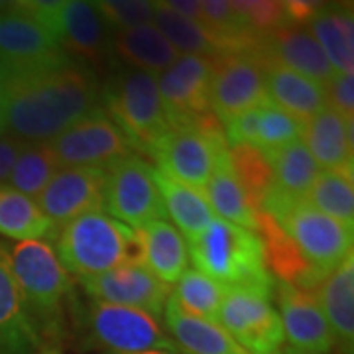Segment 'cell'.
<instances>
[{
  "instance_id": "836d02e7",
  "label": "cell",
  "mask_w": 354,
  "mask_h": 354,
  "mask_svg": "<svg viewBox=\"0 0 354 354\" xmlns=\"http://www.w3.org/2000/svg\"><path fill=\"white\" fill-rule=\"evenodd\" d=\"M153 26L181 55H221L215 34L207 26L197 24L165 8L164 2H153Z\"/></svg>"
},
{
  "instance_id": "e0dca14e",
  "label": "cell",
  "mask_w": 354,
  "mask_h": 354,
  "mask_svg": "<svg viewBox=\"0 0 354 354\" xmlns=\"http://www.w3.org/2000/svg\"><path fill=\"white\" fill-rule=\"evenodd\" d=\"M276 291L283 339L290 342V348L305 354L333 353L337 341L315 291L293 288L288 283H279Z\"/></svg>"
},
{
  "instance_id": "b9f144b4",
  "label": "cell",
  "mask_w": 354,
  "mask_h": 354,
  "mask_svg": "<svg viewBox=\"0 0 354 354\" xmlns=\"http://www.w3.org/2000/svg\"><path fill=\"white\" fill-rule=\"evenodd\" d=\"M28 142L16 138L12 134H2L0 136V185L8 183V177L12 174V167L22 153Z\"/></svg>"
},
{
  "instance_id": "d6a6232c",
  "label": "cell",
  "mask_w": 354,
  "mask_h": 354,
  "mask_svg": "<svg viewBox=\"0 0 354 354\" xmlns=\"http://www.w3.org/2000/svg\"><path fill=\"white\" fill-rule=\"evenodd\" d=\"M272 174H274V187L291 199H307L309 191L321 174L313 156L305 148L301 140H295L283 148L266 153Z\"/></svg>"
},
{
  "instance_id": "cb8c5ba5",
  "label": "cell",
  "mask_w": 354,
  "mask_h": 354,
  "mask_svg": "<svg viewBox=\"0 0 354 354\" xmlns=\"http://www.w3.org/2000/svg\"><path fill=\"white\" fill-rule=\"evenodd\" d=\"M301 142L323 169H354L353 120L342 118L330 106L304 122Z\"/></svg>"
},
{
  "instance_id": "2e32d148",
  "label": "cell",
  "mask_w": 354,
  "mask_h": 354,
  "mask_svg": "<svg viewBox=\"0 0 354 354\" xmlns=\"http://www.w3.org/2000/svg\"><path fill=\"white\" fill-rule=\"evenodd\" d=\"M81 283L97 301L140 309L152 317L164 313L171 295V286L156 278L144 264L122 266L101 276L81 278Z\"/></svg>"
},
{
  "instance_id": "603a6c76",
  "label": "cell",
  "mask_w": 354,
  "mask_h": 354,
  "mask_svg": "<svg viewBox=\"0 0 354 354\" xmlns=\"http://www.w3.org/2000/svg\"><path fill=\"white\" fill-rule=\"evenodd\" d=\"M38 348V325L26 309L8 266L6 246L0 242V354H34Z\"/></svg>"
},
{
  "instance_id": "44dd1931",
  "label": "cell",
  "mask_w": 354,
  "mask_h": 354,
  "mask_svg": "<svg viewBox=\"0 0 354 354\" xmlns=\"http://www.w3.org/2000/svg\"><path fill=\"white\" fill-rule=\"evenodd\" d=\"M301 120L270 102L228 120L225 136L228 146L246 144L258 148L260 152L270 153L295 140H301Z\"/></svg>"
},
{
  "instance_id": "74e56055",
  "label": "cell",
  "mask_w": 354,
  "mask_h": 354,
  "mask_svg": "<svg viewBox=\"0 0 354 354\" xmlns=\"http://www.w3.org/2000/svg\"><path fill=\"white\" fill-rule=\"evenodd\" d=\"M174 297L183 311L191 315L218 323V313L225 297V286L197 270H187L179 281Z\"/></svg>"
},
{
  "instance_id": "5bb4252c",
  "label": "cell",
  "mask_w": 354,
  "mask_h": 354,
  "mask_svg": "<svg viewBox=\"0 0 354 354\" xmlns=\"http://www.w3.org/2000/svg\"><path fill=\"white\" fill-rule=\"evenodd\" d=\"M213 57L179 55L169 69L158 77V88L169 124H183L211 113Z\"/></svg>"
},
{
  "instance_id": "e575fe53",
  "label": "cell",
  "mask_w": 354,
  "mask_h": 354,
  "mask_svg": "<svg viewBox=\"0 0 354 354\" xmlns=\"http://www.w3.org/2000/svg\"><path fill=\"white\" fill-rule=\"evenodd\" d=\"M354 169H321L305 201L323 215L354 227Z\"/></svg>"
},
{
  "instance_id": "5b68a950",
  "label": "cell",
  "mask_w": 354,
  "mask_h": 354,
  "mask_svg": "<svg viewBox=\"0 0 354 354\" xmlns=\"http://www.w3.org/2000/svg\"><path fill=\"white\" fill-rule=\"evenodd\" d=\"M109 118L124 134L130 148L150 153L153 144L169 128L164 102L158 88V75L140 69H122L102 91Z\"/></svg>"
},
{
  "instance_id": "52a82bcc",
  "label": "cell",
  "mask_w": 354,
  "mask_h": 354,
  "mask_svg": "<svg viewBox=\"0 0 354 354\" xmlns=\"http://www.w3.org/2000/svg\"><path fill=\"white\" fill-rule=\"evenodd\" d=\"M270 297L272 293L252 288H225L218 325L246 354H279L283 348L281 319Z\"/></svg>"
},
{
  "instance_id": "f1b7e54d",
  "label": "cell",
  "mask_w": 354,
  "mask_h": 354,
  "mask_svg": "<svg viewBox=\"0 0 354 354\" xmlns=\"http://www.w3.org/2000/svg\"><path fill=\"white\" fill-rule=\"evenodd\" d=\"M138 232L144 246V266L167 286L177 283L189 266L187 242L179 230L164 218L153 221Z\"/></svg>"
},
{
  "instance_id": "f6af8a7d",
  "label": "cell",
  "mask_w": 354,
  "mask_h": 354,
  "mask_svg": "<svg viewBox=\"0 0 354 354\" xmlns=\"http://www.w3.org/2000/svg\"><path fill=\"white\" fill-rule=\"evenodd\" d=\"M2 134H6V130H4V120H2V113H0V136Z\"/></svg>"
},
{
  "instance_id": "ba28073f",
  "label": "cell",
  "mask_w": 354,
  "mask_h": 354,
  "mask_svg": "<svg viewBox=\"0 0 354 354\" xmlns=\"http://www.w3.org/2000/svg\"><path fill=\"white\" fill-rule=\"evenodd\" d=\"M104 211L134 230H142L153 221H164V201L153 181L152 165L130 153L106 167Z\"/></svg>"
},
{
  "instance_id": "4dcf8cb0",
  "label": "cell",
  "mask_w": 354,
  "mask_h": 354,
  "mask_svg": "<svg viewBox=\"0 0 354 354\" xmlns=\"http://www.w3.org/2000/svg\"><path fill=\"white\" fill-rule=\"evenodd\" d=\"M203 195H205L207 203L211 205L213 213L218 215V218H225L228 223L248 228V230L256 228V215L258 213L250 205L246 193L239 183L234 171H232L228 152L221 156Z\"/></svg>"
},
{
  "instance_id": "484cf974",
  "label": "cell",
  "mask_w": 354,
  "mask_h": 354,
  "mask_svg": "<svg viewBox=\"0 0 354 354\" xmlns=\"http://www.w3.org/2000/svg\"><path fill=\"white\" fill-rule=\"evenodd\" d=\"M342 354L354 346V258L348 254L315 291Z\"/></svg>"
},
{
  "instance_id": "8fae6325",
  "label": "cell",
  "mask_w": 354,
  "mask_h": 354,
  "mask_svg": "<svg viewBox=\"0 0 354 354\" xmlns=\"http://www.w3.org/2000/svg\"><path fill=\"white\" fill-rule=\"evenodd\" d=\"M59 167H99L106 169L132 153L124 134L104 109L88 114L48 142Z\"/></svg>"
},
{
  "instance_id": "f546056e",
  "label": "cell",
  "mask_w": 354,
  "mask_h": 354,
  "mask_svg": "<svg viewBox=\"0 0 354 354\" xmlns=\"http://www.w3.org/2000/svg\"><path fill=\"white\" fill-rule=\"evenodd\" d=\"M153 181L164 201L165 215L174 218L177 230L185 239V242L197 239L215 221L216 215L205 199L203 191L193 189L189 185H183L176 179L164 176L156 167H153Z\"/></svg>"
},
{
  "instance_id": "8992f818",
  "label": "cell",
  "mask_w": 354,
  "mask_h": 354,
  "mask_svg": "<svg viewBox=\"0 0 354 354\" xmlns=\"http://www.w3.org/2000/svg\"><path fill=\"white\" fill-rule=\"evenodd\" d=\"M12 278L34 323H50L62 311L71 279L53 246L44 241H24L6 248Z\"/></svg>"
},
{
  "instance_id": "7dc6e473",
  "label": "cell",
  "mask_w": 354,
  "mask_h": 354,
  "mask_svg": "<svg viewBox=\"0 0 354 354\" xmlns=\"http://www.w3.org/2000/svg\"><path fill=\"white\" fill-rule=\"evenodd\" d=\"M138 354H169V353H162V351H148V353H138Z\"/></svg>"
},
{
  "instance_id": "d590c367",
  "label": "cell",
  "mask_w": 354,
  "mask_h": 354,
  "mask_svg": "<svg viewBox=\"0 0 354 354\" xmlns=\"http://www.w3.org/2000/svg\"><path fill=\"white\" fill-rule=\"evenodd\" d=\"M62 167L55 162L48 142H28L8 177V187L36 201L46 185Z\"/></svg>"
},
{
  "instance_id": "ab89813d",
  "label": "cell",
  "mask_w": 354,
  "mask_h": 354,
  "mask_svg": "<svg viewBox=\"0 0 354 354\" xmlns=\"http://www.w3.org/2000/svg\"><path fill=\"white\" fill-rule=\"evenodd\" d=\"M236 12L244 18V22L252 28L258 36H266L276 28L283 26L288 20L283 2L274 0H252V2H232Z\"/></svg>"
},
{
  "instance_id": "d4e9b609",
  "label": "cell",
  "mask_w": 354,
  "mask_h": 354,
  "mask_svg": "<svg viewBox=\"0 0 354 354\" xmlns=\"http://www.w3.org/2000/svg\"><path fill=\"white\" fill-rule=\"evenodd\" d=\"M307 30L329 59L335 73H353L354 18L353 4H317Z\"/></svg>"
},
{
  "instance_id": "30bf717a",
  "label": "cell",
  "mask_w": 354,
  "mask_h": 354,
  "mask_svg": "<svg viewBox=\"0 0 354 354\" xmlns=\"http://www.w3.org/2000/svg\"><path fill=\"white\" fill-rule=\"evenodd\" d=\"M274 221L301 250L307 262L327 274L353 254V227L323 215L305 199L290 205Z\"/></svg>"
},
{
  "instance_id": "277c9868",
  "label": "cell",
  "mask_w": 354,
  "mask_h": 354,
  "mask_svg": "<svg viewBox=\"0 0 354 354\" xmlns=\"http://www.w3.org/2000/svg\"><path fill=\"white\" fill-rule=\"evenodd\" d=\"M227 152V136L221 120L207 113L183 124H169L148 156L164 176L205 191L221 156Z\"/></svg>"
},
{
  "instance_id": "ffe728a7",
  "label": "cell",
  "mask_w": 354,
  "mask_h": 354,
  "mask_svg": "<svg viewBox=\"0 0 354 354\" xmlns=\"http://www.w3.org/2000/svg\"><path fill=\"white\" fill-rule=\"evenodd\" d=\"M254 232L262 241L268 272H274L281 279V283L315 291V288L319 290V286L327 279L329 274L309 264L301 250L293 244V241L283 232V228L270 215L266 213L256 215Z\"/></svg>"
},
{
  "instance_id": "ee69618b",
  "label": "cell",
  "mask_w": 354,
  "mask_h": 354,
  "mask_svg": "<svg viewBox=\"0 0 354 354\" xmlns=\"http://www.w3.org/2000/svg\"><path fill=\"white\" fill-rule=\"evenodd\" d=\"M279 354H305V353H299V351H293V348H290V346H288V348H281V353Z\"/></svg>"
},
{
  "instance_id": "d6986e66",
  "label": "cell",
  "mask_w": 354,
  "mask_h": 354,
  "mask_svg": "<svg viewBox=\"0 0 354 354\" xmlns=\"http://www.w3.org/2000/svg\"><path fill=\"white\" fill-rule=\"evenodd\" d=\"M258 51L323 87L335 75L329 59L305 24L286 22L279 26L274 32L262 36Z\"/></svg>"
},
{
  "instance_id": "7a4b0ae2",
  "label": "cell",
  "mask_w": 354,
  "mask_h": 354,
  "mask_svg": "<svg viewBox=\"0 0 354 354\" xmlns=\"http://www.w3.org/2000/svg\"><path fill=\"white\" fill-rule=\"evenodd\" d=\"M55 254L67 272L93 278L130 264H144V246L138 230L111 215L93 211L57 228Z\"/></svg>"
},
{
  "instance_id": "83f0119b",
  "label": "cell",
  "mask_w": 354,
  "mask_h": 354,
  "mask_svg": "<svg viewBox=\"0 0 354 354\" xmlns=\"http://www.w3.org/2000/svg\"><path fill=\"white\" fill-rule=\"evenodd\" d=\"M111 50L122 62L132 65V69L148 71L152 75H162L181 55L153 24L116 30L111 34Z\"/></svg>"
},
{
  "instance_id": "7c38bea8",
  "label": "cell",
  "mask_w": 354,
  "mask_h": 354,
  "mask_svg": "<svg viewBox=\"0 0 354 354\" xmlns=\"http://www.w3.org/2000/svg\"><path fill=\"white\" fill-rule=\"evenodd\" d=\"M256 51L213 57L211 113L225 124L239 114L270 104L264 69Z\"/></svg>"
},
{
  "instance_id": "6da1fadb",
  "label": "cell",
  "mask_w": 354,
  "mask_h": 354,
  "mask_svg": "<svg viewBox=\"0 0 354 354\" xmlns=\"http://www.w3.org/2000/svg\"><path fill=\"white\" fill-rule=\"evenodd\" d=\"M93 73L67 55L59 62L6 69L0 65V113L6 134L24 142H50L97 113Z\"/></svg>"
},
{
  "instance_id": "7bdbcfd3",
  "label": "cell",
  "mask_w": 354,
  "mask_h": 354,
  "mask_svg": "<svg viewBox=\"0 0 354 354\" xmlns=\"http://www.w3.org/2000/svg\"><path fill=\"white\" fill-rule=\"evenodd\" d=\"M165 8H169L171 12L179 14L187 20H193L197 24H203L205 18H203V2L197 0H165Z\"/></svg>"
},
{
  "instance_id": "9c48e42d",
  "label": "cell",
  "mask_w": 354,
  "mask_h": 354,
  "mask_svg": "<svg viewBox=\"0 0 354 354\" xmlns=\"http://www.w3.org/2000/svg\"><path fill=\"white\" fill-rule=\"evenodd\" d=\"M87 327L91 339L114 354H138L148 351L177 353L176 342L146 311L95 301L88 307Z\"/></svg>"
},
{
  "instance_id": "7402d4cb",
  "label": "cell",
  "mask_w": 354,
  "mask_h": 354,
  "mask_svg": "<svg viewBox=\"0 0 354 354\" xmlns=\"http://www.w3.org/2000/svg\"><path fill=\"white\" fill-rule=\"evenodd\" d=\"M256 53L264 69L266 91L272 104L301 122H307L311 116L327 106V95L323 85L279 65L260 51Z\"/></svg>"
},
{
  "instance_id": "f35d334b",
  "label": "cell",
  "mask_w": 354,
  "mask_h": 354,
  "mask_svg": "<svg viewBox=\"0 0 354 354\" xmlns=\"http://www.w3.org/2000/svg\"><path fill=\"white\" fill-rule=\"evenodd\" d=\"M95 6L113 32L153 22V2L146 0H101Z\"/></svg>"
},
{
  "instance_id": "4316f807",
  "label": "cell",
  "mask_w": 354,
  "mask_h": 354,
  "mask_svg": "<svg viewBox=\"0 0 354 354\" xmlns=\"http://www.w3.org/2000/svg\"><path fill=\"white\" fill-rule=\"evenodd\" d=\"M165 325L177 351L187 354H246L218 323H211L183 311L174 293L164 307Z\"/></svg>"
},
{
  "instance_id": "4fadbf2b",
  "label": "cell",
  "mask_w": 354,
  "mask_h": 354,
  "mask_svg": "<svg viewBox=\"0 0 354 354\" xmlns=\"http://www.w3.org/2000/svg\"><path fill=\"white\" fill-rule=\"evenodd\" d=\"M106 169L99 167H62L46 189L36 197L39 211L55 228L77 216L104 211Z\"/></svg>"
},
{
  "instance_id": "ac0fdd59",
  "label": "cell",
  "mask_w": 354,
  "mask_h": 354,
  "mask_svg": "<svg viewBox=\"0 0 354 354\" xmlns=\"http://www.w3.org/2000/svg\"><path fill=\"white\" fill-rule=\"evenodd\" d=\"M50 34L67 55L73 53L83 59L101 62L111 51V28L95 2L62 0L50 26Z\"/></svg>"
},
{
  "instance_id": "8d00e7d4",
  "label": "cell",
  "mask_w": 354,
  "mask_h": 354,
  "mask_svg": "<svg viewBox=\"0 0 354 354\" xmlns=\"http://www.w3.org/2000/svg\"><path fill=\"white\" fill-rule=\"evenodd\" d=\"M228 158L232 164V171L246 193L248 201L256 209V213H260V205L274 185V174L268 156L254 146L239 144V146H230Z\"/></svg>"
},
{
  "instance_id": "1f68e13d",
  "label": "cell",
  "mask_w": 354,
  "mask_h": 354,
  "mask_svg": "<svg viewBox=\"0 0 354 354\" xmlns=\"http://www.w3.org/2000/svg\"><path fill=\"white\" fill-rule=\"evenodd\" d=\"M55 225L39 211L38 203L8 185H0V234L14 241L53 239Z\"/></svg>"
},
{
  "instance_id": "9a60e30c",
  "label": "cell",
  "mask_w": 354,
  "mask_h": 354,
  "mask_svg": "<svg viewBox=\"0 0 354 354\" xmlns=\"http://www.w3.org/2000/svg\"><path fill=\"white\" fill-rule=\"evenodd\" d=\"M67 57L50 32L16 4H0V65L24 69Z\"/></svg>"
},
{
  "instance_id": "60d3db41",
  "label": "cell",
  "mask_w": 354,
  "mask_h": 354,
  "mask_svg": "<svg viewBox=\"0 0 354 354\" xmlns=\"http://www.w3.org/2000/svg\"><path fill=\"white\" fill-rule=\"evenodd\" d=\"M327 95V106L335 113H339L342 118L353 120L354 114V75L353 73H335L333 79L325 85Z\"/></svg>"
},
{
  "instance_id": "bcb514c9",
  "label": "cell",
  "mask_w": 354,
  "mask_h": 354,
  "mask_svg": "<svg viewBox=\"0 0 354 354\" xmlns=\"http://www.w3.org/2000/svg\"><path fill=\"white\" fill-rule=\"evenodd\" d=\"M39 354H59V353H57L55 348H46V351H41Z\"/></svg>"
},
{
  "instance_id": "3957f363",
  "label": "cell",
  "mask_w": 354,
  "mask_h": 354,
  "mask_svg": "<svg viewBox=\"0 0 354 354\" xmlns=\"http://www.w3.org/2000/svg\"><path fill=\"white\" fill-rule=\"evenodd\" d=\"M191 262L197 272L223 283L274 293V278L264 262L262 241L254 230L215 221L189 242Z\"/></svg>"
}]
</instances>
